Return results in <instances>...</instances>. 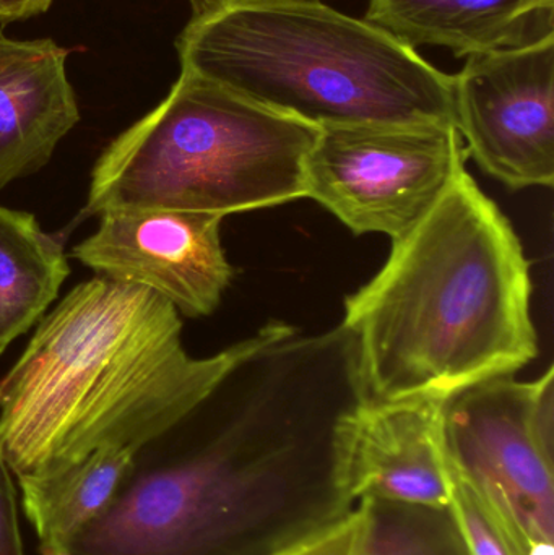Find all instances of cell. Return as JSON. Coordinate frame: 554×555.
<instances>
[{
    "instance_id": "1",
    "label": "cell",
    "mask_w": 554,
    "mask_h": 555,
    "mask_svg": "<svg viewBox=\"0 0 554 555\" xmlns=\"http://www.w3.org/2000/svg\"><path fill=\"white\" fill-rule=\"evenodd\" d=\"M353 338L276 323L181 423L137 450L106 512L61 555H270L357 505L335 482L364 403Z\"/></svg>"
},
{
    "instance_id": "2",
    "label": "cell",
    "mask_w": 554,
    "mask_h": 555,
    "mask_svg": "<svg viewBox=\"0 0 554 555\" xmlns=\"http://www.w3.org/2000/svg\"><path fill=\"white\" fill-rule=\"evenodd\" d=\"M276 323L195 359L182 346L178 310L155 291L103 276L78 284L0 380L7 465L22 478L67 468L101 447L142 449L181 423Z\"/></svg>"
},
{
    "instance_id": "3",
    "label": "cell",
    "mask_w": 554,
    "mask_h": 555,
    "mask_svg": "<svg viewBox=\"0 0 554 555\" xmlns=\"http://www.w3.org/2000/svg\"><path fill=\"white\" fill-rule=\"evenodd\" d=\"M519 236L467 168L377 275L345 299L368 403L451 395L539 354Z\"/></svg>"
},
{
    "instance_id": "4",
    "label": "cell",
    "mask_w": 554,
    "mask_h": 555,
    "mask_svg": "<svg viewBox=\"0 0 554 555\" xmlns=\"http://www.w3.org/2000/svg\"><path fill=\"white\" fill-rule=\"evenodd\" d=\"M181 72L324 127L454 124L452 75L321 0H191Z\"/></svg>"
},
{
    "instance_id": "5",
    "label": "cell",
    "mask_w": 554,
    "mask_h": 555,
    "mask_svg": "<svg viewBox=\"0 0 554 555\" xmlns=\"http://www.w3.org/2000/svg\"><path fill=\"white\" fill-rule=\"evenodd\" d=\"M319 132L181 72L168 96L101 153L80 220L120 210L224 218L306 198Z\"/></svg>"
},
{
    "instance_id": "6",
    "label": "cell",
    "mask_w": 554,
    "mask_h": 555,
    "mask_svg": "<svg viewBox=\"0 0 554 555\" xmlns=\"http://www.w3.org/2000/svg\"><path fill=\"white\" fill-rule=\"evenodd\" d=\"M446 459L475 486L520 555H554V369L488 378L446 398Z\"/></svg>"
},
{
    "instance_id": "7",
    "label": "cell",
    "mask_w": 554,
    "mask_h": 555,
    "mask_svg": "<svg viewBox=\"0 0 554 555\" xmlns=\"http://www.w3.org/2000/svg\"><path fill=\"white\" fill-rule=\"evenodd\" d=\"M467 158L454 124L324 127L306 163V198L355 234L397 241L441 201Z\"/></svg>"
},
{
    "instance_id": "8",
    "label": "cell",
    "mask_w": 554,
    "mask_h": 555,
    "mask_svg": "<svg viewBox=\"0 0 554 555\" xmlns=\"http://www.w3.org/2000/svg\"><path fill=\"white\" fill-rule=\"evenodd\" d=\"M465 59L452 98L467 155L511 191L553 188L554 35Z\"/></svg>"
},
{
    "instance_id": "9",
    "label": "cell",
    "mask_w": 554,
    "mask_h": 555,
    "mask_svg": "<svg viewBox=\"0 0 554 555\" xmlns=\"http://www.w3.org/2000/svg\"><path fill=\"white\" fill-rule=\"evenodd\" d=\"M221 221L192 211H107L72 257L98 276L155 291L182 315L207 317L234 276L221 246Z\"/></svg>"
},
{
    "instance_id": "10",
    "label": "cell",
    "mask_w": 554,
    "mask_h": 555,
    "mask_svg": "<svg viewBox=\"0 0 554 555\" xmlns=\"http://www.w3.org/2000/svg\"><path fill=\"white\" fill-rule=\"evenodd\" d=\"M445 400L418 398L368 403L342 424L335 447V482L342 498L449 505L441 410Z\"/></svg>"
},
{
    "instance_id": "11",
    "label": "cell",
    "mask_w": 554,
    "mask_h": 555,
    "mask_svg": "<svg viewBox=\"0 0 554 555\" xmlns=\"http://www.w3.org/2000/svg\"><path fill=\"white\" fill-rule=\"evenodd\" d=\"M67 57L52 39L18 41L0 29V191L41 169L80 120Z\"/></svg>"
},
{
    "instance_id": "12",
    "label": "cell",
    "mask_w": 554,
    "mask_h": 555,
    "mask_svg": "<svg viewBox=\"0 0 554 555\" xmlns=\"http://www.w3.org/2000/svg\"><path fill=\"white\" fill-rule=\"evenodd\" d=\"M364 20L410 48L468 57L554 35V0H368Z\"/></svg>"
},
{
    "instance_id": "13",
    "label": "cell",
    "mask_w": 554,
    "mask_h": 555,
    "mask_svg": "<svg viewBox=\"0 0 554 555\" xmlns=\"http://www.w3.org/2000/svg\"><path fill=\"white\" fill-rule=\"evenodd\" d=\"M136 453L129 447H101L59 472L15 478L39 555H61L109 508Z\"/></svg>"
},
{
    "instance_id": "14",
    "label": "cell",
    "mask_w": 554,
    "mask_h": 555,
    "mask_svg": "<svg viewBox=\"0 0 554 555\" xmlns=\"http://www.w3.org/2000/svg\"><path fill=\"white\" fill-rule=\"evenodd\" d=\"M68 275L61 241L31 214L0 205V354L39 322Z\"/></svg>"
},
{
    "instance_id": "15",
    "label": "cell",
    "mask_w": 554,
    "mask_h": 555,
    "mask_svg": "<svg viewBox=\"0 0 554 555\" xmlns=\"http://www.w3.org/2000/svg\"><path fill=\"white\" fill-rule=\"evenodd\" d=\"M366 512L361 555H471L449 505L358 502Z\"/></svg>"
},
{
    "instance_id": "16",
    "label": "cell",
    "mask_w": 554,
    "mask_h": 555,
    "mask_svg": "<svg viewBox=\"0 0 554 555\" xmlns=\"http://www.w3.org/2000/svg\"><path fill=\"white\" fill-rule=\"evenodd\" d=\"M449 508L471 555H520L516 544L485 504L475 486L446 459Z\"/></svg>"
},
{
    "instance_id": "17",
    "label": "cell",
    "mask_w": 554,
    "mask_h": 555,
    "mask_svg": "<svg viewBox=\"0 0 554 555\" xmlns=\"http://www.w3.org/2000/svg\"><path fill=\"white\" fill-rule=\"evenodd\" d=\"M366 534V512L363 504L335 521L331 527L270 555H361Z\"/></svg>"
},
{
    "instance_id": "18",
    "label": "cell",
    "mask_w": 554,
    "mask_h": 555,
    "mask_svg": "<svg viewBox=\"0 0 554 555\" xmlns=\"http://www.w3.org/2000/svg\"><path fill=\"white\" fill-rule=\"evenodd\" d=\"M15 482L0 449V555H26Z\"/></svg>"
},
{
    "instance_id": "19",
    "label": "cell",
    "mask_w": 554,
    "mask_h": 555,
    "mask_svg": "<svg viewBox=\"0 0 554 555\" xmlns=\"http://www.w3.org/2000/svg\"><path fill=\"white\" fill-rule=\"evenodd\" d=\"M54 0H0V23L31 18L39 13L48 12Z\"/></svg>"
},
{
    "instance_id": "20",
    "label": "cell",
    "mask_w": 554,
    "mask_h": 555,
    "mask_svg": "<svg viewBox=\"0 0 554 555\" xmlns=\"http://www.w3.org/2000/svg\"><path fill=\"white\" fill-rule=\"evenodd\" d=\"M321 2H322V0H321Z\"/></svg>"
}]
</instances>
